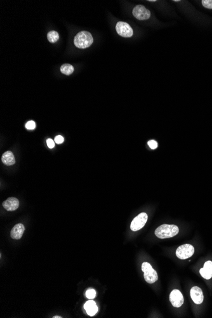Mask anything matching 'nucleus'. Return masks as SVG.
<instances>
[{
	"label": "nucleus",
	"mask_w": 212,
	"mask_h": 318,
	"mask_svg": "<svg viewBox=\"0 0 212 318\" xmlns=\"http://www.w3.org/2000/svg\"><path fill=\"white\" fill-rule=\"evenodd\" d=\"M179 232L178 227L175 225L163 224L155 230V235L160 239H167L176 236Z\"/></svg>",
	"instance_id": "f257e3e1"
},
{
	"label": "nucleus",
	"mask_w": 212,
	"mask_h": 318,
	"mask_svg": "<svg viewBox=\"0 0 212 318\" xmlns=\"http://www.w3.org/2000/svg\"><path fill=\"white\" fill-rule=\"evenodd\" d=\"M93 38L88 31H81L78 33L74 39V43L78 48L84 49L89 47L93 43Z\"/></svg>",
	"instance_id": "f03ea898"
},
{
	"label": "nucleus",
	"mask_w": 212,
	"mask_h": 318,
	"mask_svg": "<svg viewBox=\"0 0 212 318\" xmlns=\"http://www.w3.org/2000/svg\"><path fill=\"white\" fill-rule=\"evenodd\" d=\"M142 270L144 272V277L147 283L153 284L158 281V276L156 271L148 262H144L142 265Z\"/></svg>",
	"instance_id": "7ed1b4c3"
},
{
	"label": "nucleus",
	"mask_w": 212,
	"mask_h": 318,
	"mask_svg": "<svg viewBox=\"0 0 212 318\" xmlns=\"http://www.w3.org/2000/svg\"><path fill=\"white\" fill-rule=\"evenodd\" d=\"M194 253V248L189 244L180 246L176 250L177 257L181 260H185L192 257Z\"/></svg>",
	"instance_id": "20e7f679"
},
{
	"label": "nucleus",
	"mask_w": 212,
	"mask_h": 318,
	"mask_svg": "<svg viewBox=\"0 0 212 318\" xmlns=\"http://www.w3.org/2000/svg\"><path fill=\"white\" fill-rule=\"evenodd\" d=\"M148 216L146 213H141L133 219L130 225V229L133 231H137L142 229L146 223Z\"/></svg>",
	"instance_id": "39448f33"
},
{
	"label": "nucleus",
	"mask_w": 212,
	"mask_h": 318,
	"mask_svg": "<svg viewBox=\"0 0 212 318\" xmlns=\"http://www.w3.org/2000/svg\"><path fill=\"white\" fill-rule=\"evenodd\" d=\"M116 31L119 35L124 38H130L133 35V29L127 22H118L116 26Z\"/></svg>",
	"instance_id": "423d86ee"
},
{
	"label": "nucleus",
	"mask_w": 212,
	"mask_h": 318,
	"mask_svg": "<svg viewBox=\"0 0 212 318\" xmlns=\"http://www.w3.org/2000/svg\"><path fill=\"white\" fill-rule=\"evenodd\" d=\"M133 15L136 19L140 20H144L149 19L151 12L143 5H137L133 10Z\"/></svg>",
	"instance_id": "0eeeda50"
},
{
	"label": "nucleus",
	"mask_w": 212,
	"mask_h": 318,
	"mask_svg": "<svg viewBox=\"0 0 212 318\" xmlns=\"http://www.w3.org/2000/svg\"><path fill=\"white\" fill-rule=\"evenodd\" d=\"M170 300L173 306L175 307H180L184 304V297L182 294L179 290H173L170 295Z\"/></svg>",
	"instance_id": "6e6552de"
},
{
	"label": "nucleus",
	"mask_w": 212,
	"mask_h": 318,
	"mask_svg": "<svg viewBox=\"0 0 212 318\" xmlns=\"http://www.w3.org/2000/svg\"><path fill=\"white\" fill-rule=\"evenodd\" d=\"M191 297L193 302L196 304H201L203 302V293L201 289L198 286H194L191 288Z\"/></svg>",
	"instance_id": "1a4fd4ad"
},
{
	"label": "nucleus",
	"mask_w": 212,
	"mask_h": 318,
	"mask_svg": "<svg viewBox=\"0 0 212 318\" xmlns=\"http://www.w3.org/2000/svg\"><path fill=\"white\" fill-rule=\"evenodd\" d=\"M3 206L8 211H15L19 206V201L15 198H9L3 203Z\"/></svg>",
	"instance_id": "9d476101"
},
{
	"label": "nucleus",
	"mask_w": 212,
	"mask_h": 318,
	"mask_svg": "<svg viewBox=\"0 0 212 318\" xmlns=\"http://www.w3.org/2000/svg\"><path fill=\"white\" fill-rule=\"evenodd\" d=\"M25 230L24 226L22 223L16 224L11 230V237L14 239H20Z\"/></svg>",
	"instance_id": "9b49d317"
},
{
	"label": "nucleus",
	"mask_w": 212,
	"mask_h": 318,
	"mask_svg": "<svg viewBox=\"0 0 212 318\" xmlns=\"http://www.w3.org/2000/svg\"><path fill=\"white\" fill-rule=\"evenodd\" d=\"M200 274L206 280H210L212 277V262L207 261L204 264L203 268L200 269Z\"/></svg>",
	"instance_id": "f8f14e48"
},
{
	"label": "nucleus",
	"mask_w": 212,
	"mask_h": 318,
	"mask_svg": "<svg viewBox=\"0 0 212 318\" xmlns=\"http://www.w3.org/2000/svg\"><path fill=\"white\" fill-rule=\"evenodd\" d=\"M2 161L4 165L7 166H11L15 163L14 155L10 151H8L3 153L2 157Z\"/></svg>",
	"instance_id": "ddd939ff"
},
{
	"label": "nucleus",
	"mask_w": 212,
	"mask_h": 318,
	"mask_svg": "<svg viewBox=\"0 0 212 318\" xmlns=\"http://www.w3.org/2000/svg\"><path fill=\"white\" fill-rule=\"evenodd\" d=\"M84 307L86 313L90 316H94L98 311V307L97 306V304L93 300H89L86 302L84 305Z\"/></svg>",
	"instance_id": "4468645a"
},
{
	"label": "nucleus",
	"mask_w": 212,
	"mask_h": 318,
	"mask_svg": "<svg viewBox=\"0 0 212 318\" xmlns=\"http://www.w3.org/2000/svg\"><path fill=\"white\" fill-rule=\"evenodd\" d=\"M60 71L65 75H70L74 72V67L69 64H64L61 66Z\"/></svg>",
	"instance_id": "2eb2a0df"
},
{
	"label": "nucleus",
	"mask_w": 212,
	"mask_h": 318,
	"mask_svg": "<svg viewBox=\"0 0 212 318\" xmlns=\"http://www.w3.org/2000/svg\"><path fill=\"white\" fill-rule=\"evenodd\" d=\"M47 38H48V40L50 43H53L59 40V35L57 32L55 31V30H52V31H50L48 33V34H47Z\"/></svg>",
	"instance_id": "dca6fc26"
},
{
	"label": "nucleus",
	"mask_w": 212,
	"mask_h": 318,
	"mask_svg": "<svg viewBox=\"0 0 212 318\" xmlns=\"http://www.w3.org/2000/svg\"><path fill=\"white\" fill-rule=\"evenodd\" d=\"M96 296V291L93 289H89L86 291V297L88 299H93Z\"/></svg>",
	"instance_id": "f3484780"
},
{
	"label": "nucleus",
	"mask_w": 212,
	"mask_h": 318,
	"mask_svg": "<svg viewBox=\"0 0 212 318\" xmlns=\"http://www.w3.org/2000/svg\"><path fill=\"white\" fill-rule=\"evenodd\" d=\"M202 5L208 9H212V0H202Z\"/></svg>",
	"instance_id": "a211bd4d"
},
{
	"label": "nucleus",
	"mask_w": 212,
	"mask_h": 318,
	"mask_svg": "<svg viewBox=\"0 0 212 318\" xmlns=\"http://www.w3.org/2000/svg\"><path fill=\"white\" fill-rule=\"evenodd\" d=\"M26 128L27 130H33L36 128V123L33 121H29L26 124Z\"/></svg>",
	"instance_id": "6ab92c4d"
},
{
	"label": "nucleus",
	"mask_w": 212,
	"mask_h": 318,
	"mask_svg": "<svg viewBox=\"0 0 212 318\" xmlns=\"http://www.w3.org/2000/svg\"><path fill=\"white\" fill-rule=\"evenodd\" d=\"M147 144H148L149 147H150V148L152 149H155L157 148V147H158V143H157V142L154 140L149 141Z\"/></svg>",
	"instance_id": "aec40b11"
},
{
	"label": "nucleus",
	"mask_w": 212,
	"mask_h": 318,
	"mask_svg": "<svg viewBox=\"0 0 212 318\" xmlns=\"http://www.w3.org/2000/svg\"><path fill=\"white\" fill-rule=\"evenodd\" d=\"M64 141V137L61 135H57L56 137V138H55V142L58 144H60L62 143H63Z\"/></svg>",
	"instance_id": "412c9836"
},
{
	"label": "nucleus",
	"mask_w": 212,
	"mask_h": 318,
	"mask_svg": "<svg viewBox=\"0 0 212 318\" xmlns=\"http://www.w3.org/2000/svg\"><path fill=\"white\" fill-rule=\"evenodd\" d=\"M46 144H47V145H48V147H49L50 149H52L55 147V142L52 140V139H51V138L47 139Z\"/></svg>",
	"instance_id": "4be33fe9"
},
{
	"label": "nucleus",
	"mask_w": 212,
	"mask_h": 318,
	"mask_svg": "<svg viewBox=\"0 0 212 318\" xmlns=\"http://www.w3.org/2000/svg\"><path fill=\"white\" fill-rule=\"evenodd\" d=\"M61 317H60V316H54L53 317V318H61Z\"/></svg>",
	"instance_id": "5701e85b"
},
{
	"label": "nucleus",
	"mask_w": 212,
	"mask_h": 318,
	"mask_svg": "<svg viewBox=\"0 0 212 318\" xmlns=\"http://www.w3.org/2000/svg\"><path fill=\"white\" fill-rule=\"evenodd\" d=\"M149 2H156V0H153V1H151V0H150V1H149Z\"/></svg>",
	"instance_id": "b1692460"
},
{
	"label": "nucleus",
	"mask_w": 212,
	"mask_h": 318,
	"mask_svg": "<svg viewBox=\"0 0 212 318\" xmlns=\"http://www.w3.org/2000/svg\"><path fill=\"white\" fill-rule=\"evenodd\" d=\"M174 2H178L179 1H178V0H174Z\"/></svg>",
	"instance_id": "393cba45"
}]
</instances>
